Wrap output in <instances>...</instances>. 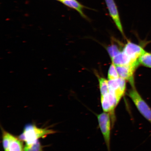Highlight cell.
I'll return each mask as SVG.
<instances>
[{
	"mask_svg": "<svg viewBox=\"0 0 151 151\" xmlns=\"http://www.w3.org/2000/svg\"><path fill=\"white\" fill-rule=\"evenodd\" d=\"M57 1H59L61 2L62 1H63V0H57Z\"/></svg>",
	"mask_w": 151,
	"mask_h": 151,
	"instance_id": "e0dca14e",
	"label": "cell"
},
{
	"mask_svg": "<svg viewBox=\"0 0 151 151\" xmlns=\"http://www.w3.org/2000/svg\"><path fill=\"white\" fill-rule=\"evenodd\" d=\"M116 66L112 63L109 67L108 73L109 80H112L119 78Z\"/></svg>",
	"mask_w": 151,
	"mask_h": 151,
	"instance_id": "5bb4252c",
	"label": "cell"
},
{
	"mask_svg": "<svg viewBox=\"0 0 151 151\" xmlns=\"http://www.w3.org/2000/svg\"><path fill=\"white\" fill-rule=\"evenodd\" d=\"M14 136L6 132H3V145L4 151L6 150L9 146V143Z\"/></svg>",
	"mask_w": 151,
	"mask_h": 151,
	"instance_id": "2e32d148",
	"label": "cell"
},
{
	"mask_svg": "<svg viewBox=\"0 0 151 151\" xmlns=\"http://www.w3.org/2000/svg\"><path fill=\"white\" fill-rule=\"evenodd\" d=\"M24 151H43L42 146L39 140L33 144L25 145Z\"/></svg>",
	"mask_w": 151,
	"mask_h": 151,
	"instance_id": "9a60e30c",
	"label": "cell"
},
{
	"mask_svg": "<svg viewBox=\"0 0 151 151\" xmlns=\"http://www.w3.org/2000/svg\"><path fill=\"white\" fill-rule=\"evenodd\" d=\"M143 47L128 41L124 45L123 51L133 61L139 62V59L145 51Z\"/></svg>",
	"mask_w": 151,
	"mask_h": 151,
	"instance_id": "8992f818",
	"label": "cell"
},
{
	"mask_svg": "<svg viewBox=\"0 0 151 151\" xmlns=\"http://www.w3.org/2000/svg\"><path fill=\"white\" fill-rule=\"evenodd\" d=\"M139 65L151 69V53L145 51L139 59Z\"/></svg>",
	"mask_w": 151,
	"mask_h": 151,
	"instance_id": "7c38bea8",
	"label": "cell"
},
{
	"mask_svg": "<svg viewBox=\"0 0 151 151\" xmlns=\"http://www.w3.org/2000/svg\"><path fill=\"white\" fill-rule=\"evenodd\" d=\"M111 60L112 63L116 66L133 65L138 67L139 65V62L133 61L123 51Z\"/></svg>",
	"mask_w": 151,
	"mask_h": 151,
	"instance_id": "ba28073f",
	"label": "cell"
},
{
	"mask_svg": "<svg viewBox=\"0 0 151 151\" xmlns=\"http://www.w3.org/2000/svg\"><path fill=\"white\" fill-rule=\"evenodd\" d=\"M111 115L104 112L98 115L99 125L108 150L110 148L111 129Z\"/></svg>",
	"mask_w": 151,
	"mask_h": 151,
	"instance_id": "3957f363",
	"label": "cell"
},
{
	"mask_svg": "<svg viewBox=\"0 0 151 151\" xmlns=\"http://www.w3.org/2000/svg\"><path fill=\"white\" fill-rule=\"evenodd\" d=\"M101 96L106 95L109 93V80L102 77H98Z\"/></svg>",
	"mask_w": 151,
	"mask_h": 151,
	"instance_id": "4fadbf2b",
	"label": "cell"
},
{
	"mask_svg": "<svg viewBox=\"0 0 151 151\" xmlns=\"http://www.w3.org/2000/svg\"><path fill=\"white\" fill-rule=\"evenodd\" d=\"M22 142L17 138L13 136L8 148L4 151H23Z\"/></svg>",
	"mask_w": 151,
	"mask_h": 151,
	"instance_id": "8fae6325",
	"label": "cell"
},
{
	"mask_svg": "<svg viewBox=\"0 0 151 151\" xmlns=\"http://www.w3.org/2000/svg\"><path fill=\"white\" fill-rule=\"evenodd\" d=\"M109 93L114 96L119 103L126 91V81L119 77L116 80H109Z\"/></svg>",
	"mask_w": 151,
	"mask_h": 151,
	"instance_id": "277c9868",
	"label": "cell"
},
{
	"mask_svg": "<svg viewBox=\"0 0 151 151\" xmlns=\"http://www.w3.org/2000/svg\"><path fill=\"white\" fill-rule=\"evenodd\" d=\"M137 67L133 65L116 66L119 76L129 81L132 87L135 86L134 74Z\"/></svg>",
	"mask_w": 151,
	"mask_h": 151,
	"instance_id": "52a82bcc",
	"label": "cell"
},
{
	"mask_svg": "<svg viewBox=\"0 0 151 151\" xmlns=\"http://www.w3.org/2000/svg\"><path fill=\"white\" fill-rule=\"evenodd\" d=\"M61 2L66 6L76 11L83 18L88 19V18L84 12V9L88 7L82 5L77 0H63Z\"/></svg>",
	"mask_w": 151,
	"mask_h": 151,
	"instance_id": "9c48e42d",
	"label": "cell"
},
{
	"mask_svg": "<svg viewBox=\"0 0 151 151\" xmlns=\"http://www.w3.org/2000/svg\"><path fill=\"white\" fill-rule=\"evenodd\" d=\"M55 131L52 129L38 128L34 124H28L24 127L23 133L19 139L25 142L26 145H30L39 140V139L54 134Z\"/></svg>",
	"mask_w": 151,
	"mask_h": 151,
	"instance_id": "6da1fadb",
	"label": "cell"
},
{
	"mask_svg": "<svg viewBox=\"0 0 151 151\" xmlns=\"http://www.w3.org/2000/svg\"><path fill=\"white\" fill-rule=\"evenodd\" d=\"M110 46L107 47V50L111 59L122 52L124 48L120 42L115 41Z\"/></svg>",
	"mask_w": 151,
	"mask_h": 151,
	"instance_id": "30bf717a",
	"label": "cell"
},
{
	"mask_svg": "<svg viewBox=\"0 0 151 151\" xmlns=\"http://www.w3.org/2000/svg\"><path fill=\"white\" fill-rule=\"evenodd\" d=\"M109 16L112 19L117 28L123 35L124 33L117 6L114 0H105Z\"/></svg>",
	"mask_w": 151,
	"mask_h": 151,
	"instance_id": "5b68a950",
	"label": "cell"
},
{
	"mask_svg": "<svg viewBox=\"0 0 151 151\" xmlns=\"http://www.w3.org/2000/svg\"><path fill=\"white\" fill-rule=\"evenodd\" d=\"M128 95L140 114L151 124V108L136 89L135 86L132 87L128 91Z\"/></svg>",
	"mask_w": 151,
	"mask_h": 151,
	"instance_id": "7a4b0ae2",
	"label": "cell"
}]
</instances>
